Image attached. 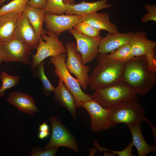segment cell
Returning <instances> with one entry per match:
<instances>
[{
    "label": "cell",
    "mask_w": 156,
    "mask_h": 156,
    "mask_svg": "<svg viewBox=\"0 0 156 156\" xmlns=\"http://www.w3.org/2000/svg\"><path fill=\"white\" fill-rule=\"evenodd\" d=\"M68 31L76 40V51L81 55L82 64L86 65L93 60L98 53L99 45L103 37H90L78 32L73 28Z\"/></svg>",
    "instance_id": "10"
},
{
    "label": "cell",
    "mask_w": 156,
    "mask_h": 156,
    "mask_svg": "<svg viewBox=\"0 0 156 156\" xmlns=\"http://www.w3.org/2000/svg\"><path fill=\"white\" fill-rule=\"evenodd\" d=\"M81 21L82 17L75 14L59 15L45 13L44 22L46 29L57 36L63 32L73 28Z\"/></svg>",
    "instance_id": "12"
},
{
    "label": "cell",
    "mask_w": 156,
    "mask_h": 156,
    "mask_svg": "<svg viewBox=\"0 0 156 156\" xmlns=\"http://www.w3.org/2000/svg\"><path fill=\"white\" fill-rule=\"evenodd\" d=\"M82 21L98 29L104 30L112 34L118 32L116 24L109 20L108 13L96 12L82 17Z\"/></svg>",
    "instance_id": "20"
},
{
    "label": "cell",
    "mask_w": 156,
    "mask_h": 156,
    "mask_svg": "<svg viewBox=\"0 0 156 156\" xmlns=\"http://www.w3.org/2000/svg\"><path fill=\"white\" fill-rule=\"evenodd\" d=\"M103 152H104V155L106 156H117V155L116 154L110 152H107L105 151V150H103Z\"/></svg>",
    "instance_id": "39"
},
{
    "label": "cell",
    "mask_w": 156,
    "mask_h": 156,
    "mask_svg": "<svg viewBox=\"0 0 156 156\" xmlns=\"http://www.w3.org/2000/svg\"><path fill=\"white\" fill-rule=\"evenodd\" d=\"M44 10L46 13L64 14L66 10V4L63 0H47Z\"/></svg>",
    "instance_id": "26"
},
{
    "label": "cell",
    "mask_w": 156,
    "mask_h": 156,
    "mask_svg": "<svg viewBox=\"0 0 156 156\" xmlns=\"http://www.w3.org/2000/svg\"><path fill=\"white\" fill-rule=\"evenodd\" d=\"M0 8H1V7H0Z\"/></svg>",
    "instance_id": "42"
},
{
    "label": "cell",
    "mask_w": 156,
    "mask_h": 156,
    "mask_svg": "<svg viewBox=\"0 0 156 156\" xmlns=\"http://www.w3.org/2000/svg\"><path fill=\"white\" fill-rule=\"evenodd\" d=\"M127 127L132 136V142L133 146L135 147L139 156H145L150 153L156 152V144L150 145L144 138L141 130V122Z\"/></svg>",
    "instance_id": "21"
},
{
    "label": "cell",
    "mask_w": 156,
    "mask_h": 156,
    "mask_svg": "<svg viewBox=\"0 0 156 156\" xmlns=\"http://www.w3.org/2000/svg\"><path fill=\"white\" fill-rule=\"evenodd\" d=\"M80 107L84 108L90 117L91 128L92 132L97 133L108 129L112 127L109 119V109L103 107L95 101L79 103Z\"/></svg>",
    "instance_id": "9"
},
{
    "label": "cell",
    "mask_w": 156,
    "mask_h": 156,
    "mask_svg": "<svg viewBox=\"0 0 156 156\" xmlns=\"http://www.w3.org/2000/svg\"><path fill=\"white\" fill-rule=\"evenodd\" d=\"M134 33L132 31L123 33H108L101 39L98 47V53L107 54L129 43Z\"/></svg>",
    "instance_id": "16"
},
{
    "label": "cell",
    "mask_w": 156,
    "mask_h": 156,
    "mask_svg": "<svg viewBox=\"0 0 156 156\" xmlns=\"http://www.w3.org/2000/svg\"><path fill=\"white\" fill-rule=\"evenodd\" d=\"M66 46L67 52L66 67L70 73L76 77L83 88L86 90L89 83V76L88 73L90 67L88 65L82 64L81 55L76 52L75 43L68 42L66 43Z\"/></svg>",
    "instance_id": "7"
},
{
    "label": "cell",
    "mask_w": 156,
    "mask_h": 156,
    "mask_svg": "<svg viewBox=\"0 0 156 156\" xmlns=\"http://www.w3.org/2000/svg\"><path fill=\"white\" fill-rule=\"evenodd\" d=\"M94 144L96 146L98 150L101 153L103 150L107 151L109 152L113 153L116 155H118V156H134L135 155L132 154V148L133 146L132 142L128 144L126 148L120 151H115L110 150L106 148H102L100 146L96 141L94 142Z\"/></svg>",
    "instance_id": "29"
},
{
    "label": "cell",
    "mask_w": 156,
    "mask_h": 156,
    "mask_svg": "<svg viewBox=\"0 0 156 156\" xmlns=\"http://www.w3.org/2000/svg\"><path fill=\"white\" fill-rule=\"evenodd\" d=\"M108 56L114 60L125 62L133 58L131 47L129 43L125 44L113 51Z\"/></svg>",
    "instance_id": "24"
},
{
    "label": "cell",
    "mask_w": 156,
    "mask_h": 156,
    "mask_svg": "<svg viewBox=\"0 0 156 156\" xmlns=\"http://www.w3.org/2000/svg\"><path fill=\"white\" fill-rule=\"evenodd\" d=\"M53 92L54 100L66 109L74 120H76V110L80 107L79 106L74 96L65 87L60 77L58 86L55 87Z\"/></svg>",
    "instance_id": "15"
},
{
    "label": "cell",
    "mask_w": 156,
    "mask_h": 156,
    "mask_svg": "<svg viewBox=\"0 0 156 156\" xmlns=\"http://www.w3.org/2000/svg\"><path fill=\"white\" fill-rule=\"evenodd\" d=\"M137 94L136 90L121 80L107 87L96 89L92 96V100L103 107L110 109L117 103Z\"/></svg>",
    "instance_id": "4"
},
{
    "label": "cell",
    "mask_w": 156,
    "mask_h": 156,
    "mask_svg": "<svg viewBox=\"0 0 156 156\" xmlns=\"http://www.w3.org/2000/svg\"><path fill=\"white\" fill-rule=\"evenodd\" d=\"M50 122L52 133L51 139L44 149L63 146L70 148L75 152L78 151L79 145L74 137L59 119L51 116Z\"/></svg>",
    "instance_id": "8"
},
{
    "label": "cell",
    "mask_w": 156,
    "mask_h": 156,
    "mask_svg": "<svg viewBox=\"0 0 156 156\" xmlns=\"http://www.w3.org/2000/svg\"><path fill=\"white\" fill-rule=\"evenodd\" d=\"M29 0H13L0 8V15L12 12H23Z\"/></svg>",
    "instance_id": "27"
},
{
    "label": "cell",
    "mask_w": 156,
    "mask_h": 156,
    "mask_svg": "<svg viewBox=\"0 0 156 156\" xmlns=\"http://www.w3.org/2000/svg\"><path fill=\"white\" fill-rule=\"evenodd\" d=\"M121 80L144 96L156 83V71L151 70L145 56L134 57L125 63Z\"/></svg>",
    "instance_id": "1"
},
{
    "label": "cell",
    "mask_w": 156,
    "mask_h": 156,
    "mask_svg": "<svg viewBox=\"0 0 156 156\" xmlns=\"http://www.w3.org/2000/svg\"><path fill=\"white\" fill-rule=\"evenodd\" d=\"M67 57V54L62 53L50 57V62L54 66L55 74L62 80L79 105L80 103L92 100V95L86 94L82 91L78 80L73 77L68 70L65 62Z\"/></svg>",
    "instance_id": "5"
},
{
    "label": "cell",
    "mask_w": 156,
    "mask_h": 156,
    "mask_svg": "<svg viewBox=\"0 0 156 156\" xmlns=\"http://www.w3.org/2000/svg\"><path fill=\"white\" fill-rule=\"evenodd\" d=\"M49 134V131H39L38 136L40 139H43L47 138Z\"/></svg>",
    "instance_id": "35"
},
{
    "label": "cell",
    "mask_w": 156,
    "mask_h": 156,
    "mask_svg": "<svg viewBox=\"0 0 156 156\" xmlns=\"http://www.w3.org/2000/svg\"><path fill=\"white\" fill-rule=\"evenodd\" d=\"M46 34L42 35L35 54H31V70L47 57L55 56L66 52V47L63 42L59 39L58 36L53 32L46 31Z\"/></svg>",
    "instance_id": "6"
},
{
    "label": "cell",
    "mask_w": 156,
    "mask_h": 156,
    "mask_svg": "<svg viewBox=\"0 0 156 156\" xmlns=\"http://www.w3.org/2000/svg\"><path fill=\"white\" fill-rule=\"evenodd\" d=\"M108 0H101L94 2H88L83 0L77 4H66V14H75L83 17L94 13L99 10L108 8L112 6L108 4Z\"/></svg>",
    "instance_id": "17"
},
{
    "label": "cell",
    "mask_w": 156,
    "mask_h": 156,
    "mask_svg": "<svg viewBox=\"0 0 156 156\" xmlns=\"http://www.w3.org/2000/svg\"><path fill=\"white\" fill-rule=\"evenodd\" d=\"M47 0H29L27 4L29 6L44 10Z\"/></svg>",
    "instance_id": "33"
},
{
    "label": "cell",
    "mask_w": 156,
    "mask_h": 156,
    "mask_svg": "<svg viewBox=\"0 0 156 156\" xmlns=\"http://www.w3.org/2000/svg\"><path fill=\"white\" fill-rule=\"evenodd\" d=\"M129 43L134 57L144 56L156 47V42L148 40L146 32L141 31L134 33Z\"/></svg>",
    "instance_id": "18"
},
{
    "label": "cell",
    "mask_w": 156,
    "mask_h": 156,
    "mask_svg": "<svg viewBox=\"0 0 156 156\" xmlns=\"http://www.w3.org/2000/svg\"><path fill=\"white\" fill-rule=\"evenodd\" d=\"M3 42L0 41V65L3 61L4 51L3 47Z\"/></svg>",
    "instance_id": "37"
},
{
    "label": "cell",
    "mask_w": 156,
    "mask_h": 156,
    "mask_svg": "<svg viewBox=\"0 0 156 156\" xmlns=\"http://www.w3.org/2000/svg\"><path fill=\"white\" fill-rule=\"evenodd\" d=\"M144 121H146L149 125L151 131L153 133L154 138L155 139V144H156V129L155 127L153 125L152 123L149 120L146 118L144 119Z\"/></svg>",
    "instance_id": "34"
},
{
    "label": "cell",
    "mask_w": 156,
    "mask_h": 156,
    "mask_svg": "<svg viewBox=\"0 0 156 156\" xmlns=\"http://www.w3.org/2000/svg\"><path fill=\"white\" fill-rule=\"evenodd\" d=\"M6 100L10 104L14 105L18 109L32 117L35 113L40 112L36 105L34 98L27 94L17 91L10 92Z\"/></svg>",
    "instance_id": "14"
},
{
    "label": "cell",
    "mask_w": 156,
    "mask_h": 156,
    "mask_svg": "<svg viewBox=\"0 0 156 156\" xmlns=\"http://www.w3.org/2000/svg\"><path fill=\"white\" fill-rule=\"evenodd\" d=\"M21 77L19 76H12L2 72L0 76L1 84L0 87V98L4 96L5 91L18 85Z\"/></svg>",
    "instance_id": "25"
},
{
    "label": "cell",
    "mask_w": 156,
    "mask_h": 156,
    "mask_svg": "<svg viewBox=\"0 0 156 156\" xmlns=\"http://www.w3.org/2000/svg\"><path fill=\"white\" fill-rule=\"evenodd\" d=\"M23 12L34 28L39 39L42 35L46 34V31L43 27L45 19L44 10L33 7L27 4Z\"/></svg>",
    "instance_id": "22"
},
{
    "label": "cell",
    "mask_w": 156,
    "mask_h": 156,
    "mask_svg": "<svg viewBox=\"0 0 156 156\" xmlns=\"http://www.w3.org/2000/svg\"><path fill=\"white\" fill-rule=\"evenodd\" d=\"M23 12H12L0 15V41L4 42L14 38L18 20Z\"/></svg>",
    "instance_id": "19"
},
{
    "label": "cell",
    "mask_w": 156,
    "mask_h": 156,
    "mask_svg": "<svg viewBox=\"0 0 156 156\" xmlns=\"http://www.w3.org/2000/svg\"><path fill=\"white\" fill-rule=\"evenodd\" d=\"M95 58L97 65L89 76L88 86L91 89L103 88L121 80L125 62L114 60L107 54L99 53Z\"/></svg>",
    "instance_id": "2"
},
{
    "label": "cell",
    "mask_w": 156,
    "mask_h": 156,
    "mask_svg": "<svg viewBox=\"0 0 156 156\" xmlns=\"http://www.w3.org/2000/svg\"><path fill=\"white\" fill-rule=\"evenodd\" d=\"M58 147L42 149L39 146L33 147L30 153V156H55Z\"/></svg>",
    "instance_id": "30"
},
{
    "label": "cell",
    "mask_w": 156,
    "mask_h": 156,
    "mask_svg": "<svg viewBox=\"0 0 156 156\" xmlns=\"http://www.w3.org/2000/svg\"><path fill=\"white\" fill-rule=\"evenodd\" d=\"M4 51L3 61H15L31 66V50L19 40L14 38L11 40L3 43Z\"/></svg>",
    "instance_id": "11"
},
{
    "label": "cell",
    "mask_w": 156,
    "mask_h": 156,
    "mask_svg": "<svg viewBox=\"0 0 156 156\" xmlns=\"http://www.w3.org/2000/svg\"><path fill=\"white\" fill-rule=\"evenodd\" d=\"M145 8L147 13L144 14L141 18L142 22H146L149 21H156V5L146 4Z\"/></svg>",
    "instance_id": "31"
},
{
    "label": "cell",
    "mask_w": 156,
    "mask_h": 156,
    "mask_svg": "<svg viewBox=\"0 0 156 156\" xmlns=\"http://www.w3.org/2000/svg\"><path fill=\"white\" fill-rule=\"evenodd\" d=\"M98 149L97 148H90V152L89 153V155L93 156L95 153L97 151Z\"/></svg>",
    "instance_id": "38"
},
{
    "label": "cell",
    "mask_w": 156,
    "mask_h": 156,
    "mask_svg": "<svg viewBox=\"0 0 156 156\" xmlns=\"http://www.w3.org/2000/svg\"><path fill=\"white\" fill-rule=\"evenodd\" d=\"M14 38L22 42L31 51L36 49L39 45L40 39L23 12L18 20Z\"/></svg>",
    "instance_id": "13"
},
{
    "label": "cell",
    "mask_w": 156,
    "mask_h": 156,
    "mask_svg": "<svg viewBox=\"0 0 156 156\" xmlns=\"http://www.w3.org/2000/svg\"><path fill=\"white\" fill-rule=\"evenodd\" d=\"M73 28L78 32L88 36L95 38L100 36V30L83 21L76 24Z\"/></svg>",
    "instance_id": "28"
},
{
    "label": "cell",
    "mask_w": 156,
    "mask_h": 156,
    "mask_svg": "<svg viewBox=\"0 0 156 156\" xmlns=\"http://www.w3.org/2000/svg\"><path fill=\"white\" fill-rule=\"evenodd\" d=\"M6 0H0V5Z\"/></svg>",
    "instance_id": "41"
},
{
    "label": "cell",
    "mask_w": 156,
    "mask_h": 156,
    "mask_svg": "<svg viewBox=\"0 0 156 156\" xmlns=\"http://www.w3.org/2000/svg\"><path fill=\"white\" fill-rule=\"evenodd\" d=\"M156 49L148 52L144 56L149 69L152 71H156V61L155 58Z\"/></svg>",
    "instance_id": "32"
},
{
    "label": "cell",
    "mask_w": 156,
    "mask_h": 156,
    "mask_svg": "<svg viewBox=\"0 0 156 156\" xmlns=\"http://www.w3.org/2000/svg\"><path fill=\"white\" fill-rule=\"evenodd\" d=\"M43 60L36 67L31 70L32 75L34 78H38L42 85L41 90L44 95L47 96L50 95L51 92H54L55 87L51 83L46 77L44 72Z\"/></svg>",
    "instance_id": "23"
},
{
    "label": "cell",
    "mask_w": 156,
    "mask_h": 156,
    "mask_svg": "<svg viewBox=\"0 0 156 156\" xmlns=\"http://www.w3.org/2000/svg\"><path fill=\"white\" fill-rule=\"evenodd\" d=\"M138 99L136 95L117 103L109 109V119L112 127L120 123L133 125L144 121L145 109Z\"/></svg>",
    "instance_id": "3"
},
{
    "label": "cell",
    "mask_w": 156,
    "mask_h": 156,
    "mask_svg": "<svg viewBox=\"0 0 156 156\" xmlns=\"http://www.w3.org/2000/svg\"><path fill=\"white\" fill-rule=\"evenodd\" d=\"M65 4H75V0H63Z\"/></svg>",
    "instance_id": "40"
},
{
    "label": "cell",
    "mask_w": 156,
    "mask_h": 156,
    "mask_svg": "<svg viewBox=\"0 0 156 156\" xmlns=\"http://www.w3.org/2000/svg\"><path fill=\"white\" fill-rule=\"evenodd\" d=\"M38 130L39 131H49V127L46 121L44 122L39 125Z\"/></svg>",
    "instance_id": "36"
}]
</instances>
